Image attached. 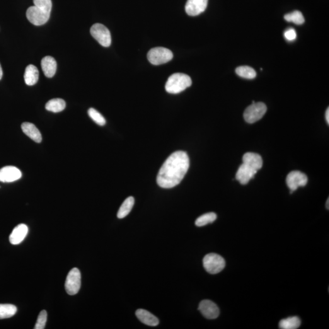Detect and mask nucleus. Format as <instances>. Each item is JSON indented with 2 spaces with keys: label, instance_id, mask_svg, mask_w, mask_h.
Segmentation results:
<instances>
[{
  "label": "nucleus",
  "instance_id": "obj_21",
  "mask_svg": "<svg viewBox=\"0 0 329 329\" xmlns=\"http://www.w3.org/2000/svg\"><path fill=\"white\" fill-rule=\"evenodd\" d=\"M134 198L132 197H128L125 200L118 210L117 217L118 219H122L127 216L131 211L133 206L134 204Z\"/></svg>",
  "mask_w": 329,
  "mask_h": 329
},
{
  "label": "nucleus",
  "instance_id": "obj_29",
  "mask_svg": "<svg viewBox=\"0 0 329 329\" xmlns=\"http://www.w3.org/2000/svg\"><path fill=\"white\" fill-rule=\"evenodd\" d=\"M285 38L289 41H293L297 37L296 31L292 28H290L284 33Z\"/></svg>",
  "mask_w": 329,
  "mask_h": 329
},
{
  "label": "nucleus",
  "instance_id": "obj_2",
  "mask_svg": "<svg viewBox=\"0 0 329 329\" xmlns=\"http://www.w3.org/2000/svg\"><path fill=\"white\" fill-rule=\"evenodd\" d=\"M35 6L26 11V18L34 25L40 26L47 22L52 9V0H34Z\"/></svg>",
  "mask_w": 329,
  "mask_h": 329
},
{
  "label": "nucleus",
  "instance_id": "obj_23",
  "mask_svg": "<svg viewBox=\"0 0 329 329\" xmlns=\"http://www.w3.org/2000/svg\"><path fill=\"white\" fill-rule=\"evenodd\" d=\"M18 311L16 306L13 304H0V319L9 318L15 315Z\"/></svg>",
  "mask_w": 329,
  "mask_h": 329
},
{
  "label": "nucleus",
  "instance_id": "obj_13",
  "mask_svg": "<svg viewBox=\"0 0 329 329\" xmlns=\"http://www.w3.org/2000/svg\"><path fill=\"white\" fill-rule=\"evenodd\" d=\"M257 171L249 167L248 165L242 164L236 174V180L242 185H246L251 180L255 177Z\"/></svg>",
  "mask_w": 329,
  "mask_h": 329
},
{
  "label": "nucleus",
  "instance_id": "obj_31",
  "mask_svg": "<svg viewBox=\"0 0 329 329\" xmlns=\"http://www.w3.org/2000/svg\"><path fill=\"white\" fill-rule=\"evenodd\" d=\"M2 77H3V70H2L1 64H0V80H1Z\"/></svg>",
  "mask_w": 329,
  "mask_h": 329
},
{
  "label": "nucleus",
  "instance_id": "obj_14",
  "mask_svg": "<svg viewBox=\"0 0 329 329\" xmlns=\"http://www.w3.org/2000/svg\"><path fill=\"white\" fill-rule=\"evenodd\" d=\"M243 163L257 172L262 167L263 160L259 154L248 152L243 157Z\"/></svg>",
  "mask_w": 329,
  "mask_h": 329
},
{
  "label": "nucleus",
  "instance_id": "obj_5",
  "mask_svg": "<svg viewBox=\"0 0 329 329\" xmlns=\"http://www.w3.org/2000/svg\"><path fill=\"white\" fill-rule=\"evenodd\" d=\"M147 57L151 64L159 65L170 62L173 58V54L171 51L167 48L156 47L149 50Z\"/></svg>",
  "mask_w": 329,
  "mask_h": 329
},
{
  "label": "nucleus",
  "instance_id": "obj_16",
  "mask_svg": "<svg viewBox=\"0 0 329 329\" xmlns=\"http://www.w3.org/2000/svg\"><path fill=\"white\" fill-rule=\"evenodd\" d=\"M41 66L46 77H52L55 76L57 70V62L52 56H45L41 61Z\"/></svg>",
  "mask_w": 329,
  "mask_h": 329
},
{
  "label": "nucleus",
  "instance_id": "obj_7",
  "mask_svg": "<svg viewBox=\"0 0 329 329\" xmlns=\"http://www.w3.org/2000/svg\"><path fill=\"white\" fill-rule=\"evenodd\" d=\"M91 33L93 37L104 47H110L112 38L110 30L105 25L96 23L91 26Z\"/></svg>",
  "mask_w": 329,
  "mask_h": 329
},
{
  "label": "nucleus",
  "instance_id": "obj_32",
  "mask_svg": "<svg viewBox=\"0 0 329 329\" xmlns=\"http://www.w3.org/2000/svg\"><path fill=\"white\" fill-rule=\"evenodd\" d=\"M329 200L328 199V201H327L326 202V208L327 209H329Z\"/></svg>",
  "mask_w": 329,
  "mask_h": 329
},
{
  "label": "nucleus",
  "instance_id": "obj_10",
  "mask_svg": "<svg viewBox=\"0 0 329 329\" xmlns=\"http://www.w3.org/2000/svg\"><path fill=\"white\" fill-rule=\"evenodd\" d=\"M199 311L205 318L216 319L219 314V310L217 305L210 300H204L200 302Z\"/></svg>",
  "mask_w": 329,
  "mask_h": 329
},
{
  "label": "nucleus",
  "instance_id": "obj_3",
  "mask_svg": "<svg viewBox=\"0 0 329 329\" xmlns=\"http://www.w3.org/2000/svg\"><path fill=\"white\" fill-rule=\"evenodd\" d=\"M192 84V79L189 76L178 73L168 77L165 84V90L168 93L178 94L189 88Z\"/></svg>",
  "mask_w": 329,
  "mask_h": 329
},
{
  "label": "nucleus",
  "instance_id": "obj_9",
  "mask_svg": "<svg viewBox=\"0 0 329 329\" xmlns=\"http://www.w3.org/2000/svg\"><path fill=\"white\" fill-rule=\"evenodd\" d=\"M287 184L291 193L296 190L299 187H304L308 182V178L304 173L299 171H292L288 175Z\"/></svg>",
  "mask_w": 329,
  "mask_h": 329
},
{
  "label": "nucleus",
  "instance_id": "obj_4",
  "mask_svg": "<svg viewBox=\"0 0 329 329\" xmlns=\"http://www.w3.org/2000/svg\"><path fill=\"white\" fill-rule=\"evenodd\" d=\"M203 266L207 273L216 274L222 272L226 266V262L221 256L217 254H208L203 258Z\"/></svg>",
  "mask_w": 329,
  "mask_h": 329
},
{
  "label": "nucleus",
  "instance_id": "obj_24",
  "mask_svg": "<svg viewBox=\"0 0 329 329\" xmlns=\"http://www.w3.org/2000/svg\"><path fill=\"white\" fill-rule=\"evenodd\" d=\"M236 73L239 77L243 78L253 79L256 77V72L252 67L249 66H240L237 68Z\"/></svg>",
  "mask_w": 329,
  "mask_h": 329
},
{
  "label": "nucleus",
  "instance_id": "obj_25",
  "mask_svg": "<svg viewBox=\"0 0 329 329\" xmlns=\"http://www.w3.org/2000/svg\"><path fill=\"white\" fill-rule=\"evenodd\" d=\"M217 215L215 213H207L198 218L195 221L196 226L202 227L208 224L212 223L217 219Z\"/></svg>",
  "mask_w": 329,
  "mask_h": 329
},
{
  "label": "nucleus",
  "instance_id": "obj_17",
  "mask_svg": "<svg viewBox=\"0 0 329 329\" xmlns=\"http://www.w3.org/2000/svg\"><path fill=\"white\" fill-rule=\"evenodd\" d=\"M21 129L25 134L36 143L42 142V134L33 123L25 122L21 125Z\"/></svg>",
  "mask_w": 329,
  "mask_h": 329
},
{
  "label": "nucleus",
  "instance_id": "obj_20",
  "mask_svg": "<svg viewBox=\"0 0 329 329\" xmlns=\"http://www.w3.org/2000/svg\"><path fill=\"white\" fill-rule=\"evenodd\" d=\"M66 107L65 101L60 98H55L51 100L46 104L45 108L50 112L57 113L62 112Z\"/></svg>",
  "mask_w": 329,
  "mask_h": 329
},
{
  "label": "nucleus",
  "instance_id": "obj_22",
  "mask_svg": "<svg viewBox=\"0 0 329 329\" xmlns=\"http://www.w3.org/2000/svg\"><path fill=\"white\" fill-rule=\"evenodd\" d=\"M301 321L297 316L289 317L280 321L279 328L282 329H296L301 326Z\"/></svg>",
  "mask_w": 329,
  "mask_h": 329
},
{
  "label": "nucleus",
  "instance_id": "obj_15",
  "mask_svg": "<svg viewBox=\"0 0 329 329\" xmlns=\"http://www.w3.org/2000/svg\"><path fill=\"white\" fill-rule=\"evenodd\" d=\"M28 233V227L25 224H20L14 229L9 236L11 244L16 245L21 243Z\"/></svg>",
  "mask_w": 329,
  "mask_h": 329
},
{
  "label": "nucleus",
  "instance_id": "obj_1",
  "mask_svg": "<svg viewBox=\"0 0 329 329\" xmlns=\"http://www.w3.org/2000/svg\"><path fill=\"white\" fill-rule=\"evenodd\" d=\"M189 166V157L185 152H174L160 169L157 177V184L164 188L175 187L184 178Z\"/></svg>",
  "mask_w": 329,
  "mask_h": 329
},
{
  "label": "nucleus",
  "instance_id": "obj_8",
  "mask_svg": "<svg viewBox=\"0 0 329 329\" xmlns=\"http://www.w3.org/2000/svg\"><path fill=\"white\" fill-rule=\"evenodd\" d=\"M81 285V274L77 268H73L65 280V290L69 295H74L79 291Z\"/></svg>",
  "mask_w": 329,
  "mask_h": 329
},
{
  "label": "nucleus",
  "instance_id": "obj_30",
  "mask_svg": "<svg viewBox=\"0 0 329 329\" xmlns=\"http://www.w3.org/2000/svg\"><path fill=\"white\" fill-rule=\"evenodd\" d=\"M326 119L327 123H328V124L329 125V108L326 110Z\"/></svg>",
  "mask_w": 329,
  "mask_h": 329
},
{
  "label": "nucleus",
  "instance_id": "obj_12",
  "mask_svg": "<svg viewBox=\"0 0 329 329\" xmlns=\"http://www.w3.org/2000/svg\"><path fill=\"white\" fill-rule=\"evenodd\" d=\"M208 0H188L185 5L186 13L190 16H197L207 8Z\"/></svg>",
  "mask_w": 329,
  "mask_h": 329
},
{
  "label": "nucleus",
  "instance_id": "obj_18",
  "mask_svg": "<svg viewBox=\"0 0 329 329\" xmlns=\"http://www.w3.org/2000/svg\"><path fill=\"white\" fill-rule=\"evenodd\" d=\"M136 316L142 323L149 326H157L159 324V320L148 311L144 309H139L136 311Z\"/></svg>",
  "mask_w": 329,
  "mask_h": 329
},
{
  "label": "nucleus",
  "instance_id": "obj_27",
  "mask_svg": "<svg viewBox=\"0 0 329 329\" xmlns=\"http://www.w3.org/2000/svg\"><path fill=\"white\" fill-rule=\"evenodd\" d=\"M88 114L91 119L95 122L96 124L100 126H104L106 125V121L103 116L98 112L97 110L93 108L89 109L88 110Z\"/></svg>",
  "mask_w": 329,
  "mask_h": 329
},
{
  "label": "nucleus",
  "instance_id": "obj_28",
  "mask_svg": "<svg viewBox=\"0 0 329 329\" xmlns=\"http://www.w3.org/2000/svg\"><path fill=\"white\" fill-rule=\"evenodd\" d=\"M47 321V312L45 311H40L38 314L37 323H36L35 329H43L45 328L46 323Z\"/></svg>",
  "mask_w": 329,
  "mask_h": 329
},
{
  "label": "nucleus",
  "instance_id": "obj_6",
  "mask_svg": "<svg viewBox=\"0 0 329 329\" xmlns=\"http://www.w3.org/2000/svg\"><path fill=\"white\" fill-rule=\"evenodd\" d=\"M267 106L264 103L253 101L252 105L248 106L244 112V118L248 123L257 122L262 118L267 112Z\"/></svg>",
  "mask_w": 329,
  "mask_h": 329
},
{
  "label": "nucleus",
  "instance_id": "obj_19",
  "mask_svg": "<svg viewBox=\"0 0 329 329\" xmlns=\"http://www.w3.org/2000/svg\"><path fill=\"white\" fill-rule=\"evenodd\" d=\"M39 76L37 68L33 65H29L25 69L24 79L28 86H34L37 83Z\"/></svg>",
  "mask_w": 329,
  "mask_h": 329
},
{
  "label": "nucleus",
  "instance_id": "obj_11",
  "mask_svg": "<svg viewBox=\"0 0 329 329\" xmlns=\"http://www.w3.org/2000/svg\"><path fill=\"white\" fill-rule=\"evenodd\" d=\"M22 174L18 168L13 166H7L0 169V182L13 183L20 180Z\"/></svg>",
  "mask_w": 329,
  "mask_h": 329
},
{
  "label": "nucleus",
  "instance_id": "obj_26",
  "mask_svg": "<svg viewBox=\"0 0 329 329\" xmlns=\"http://www.w3.org/2000/svg\"><path fill=\"white\" fill-rule=\"evenodd\" d=\"M284 18L288 22H292L298 25H302L305 21L303 15L301 12L298 11H295L286 14L284 16Z\"/></svg>",
  "mask_w": 329,
  "mask_h": 329
}]
</instances>
